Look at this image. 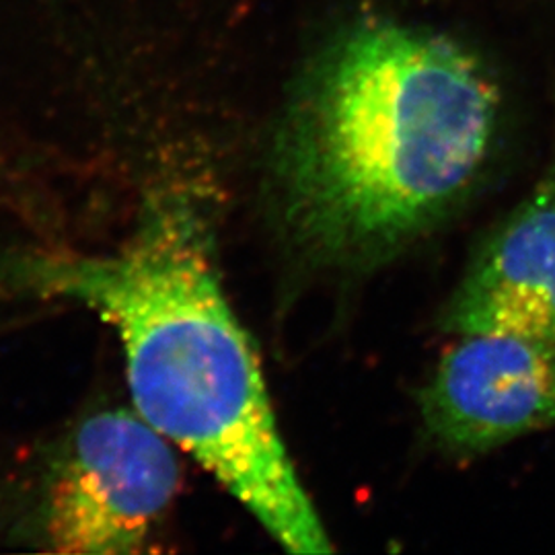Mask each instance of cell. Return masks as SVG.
Listing matches in <instances>:
<instances>
[{
    "mask_svg": "<svg viewBox=\"0 0 555 555\" xmlns=\"http://www.w3.org/2000/svg\"><path fill=\"white\" fill-rule=\"evenodd\" d=\"M500 89L453 36L371 15L298 87L276 144L280 219L313 259L375 268L433 233L483 173Z\"/></svg>",
    "mask_w": 555,
    "mask_h": 555,
    "instance_id": "6da1fadb",
    "label": "cell"
},
{
    "mask_svg": "<svg viewBox=\"0 0 555 555\" xmlns=\"http://www.w3.org/2000/svg\"><path fill=\"white\" fill-rule=\"evenodd\" d=\"M2 280L116 330L137 412L219 479L293 554L330 537L278 430L258 357L220 288L208 227L183 196L153 204L116 251L15 259Z\"/></svg>",
    "mask_w": 555,
    "mask_h": 555,
    "instance_id": "7a4b0ae2",
    "label": "cell"
},
{
    "mask_svg": "<svg viewBox=\"0 0 555 555\" xmlns=\"http://www.w3.org/2000/svg\"><path fill=\"white\" fill-rule=\"evenodd\" d=\"M179 488L176 444L139 412L87 417L59 459L43 506L54 552H139Z\"/></svg>",
    "mask_w": 555,
    "mask_h": 555,
    "instance_id": "3957f363",
    "label": "cell"
},
{
    "mask_svg": "<svg viewBox=\"0 0 555 555\" xmlns=\"http://www.w3.org/2000/svg\"><path fill=\"white\" fill-rule=\"evenodd\" d=\"M420 393L430 440L476 456L555 426V341L508 334L456 336Z\"/></svg>",
    "mask_w": 555,
    "mask_h": 555,
    "instance_id": "277c9868",
    "label": "cell"
},
{
    "mask_svg": "<svg viewBox=\"0 0 555 555\" xmlns=\"http://www.w3.org/2000/svg\"><path fill=\"white\" fill-rule=\"evenodd\" d=\"M440 325L555 341V160L477 251Z\"/></svg>",
    "mask_w": 555,
    "mask_h": 555,
    "instance_id": "5b68a950",
    "label": "cell"
}]
</instances>
